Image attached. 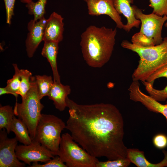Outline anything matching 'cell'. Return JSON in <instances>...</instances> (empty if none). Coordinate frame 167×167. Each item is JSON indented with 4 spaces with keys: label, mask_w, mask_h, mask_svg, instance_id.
<instances>
[{
    "label": "cell",
    "mask_w": 167,
    "mask_h": 167,
    "mask_svg": "<svg viewBox=\"0 0 167 167\" xmlns=\"http://www.w3.org/2000/svg\"><path fill=\"white\" fill-rule=\"evenodd\" d=\"M66 103L69 117L66 128L82 148L97 158L105 157L112 160L127 157L123 119L115 105H80L68 96Z\"/></svg>",
    "instance_id": "1"
},
{
    "label": "cell",
    "mask_w": 167,
    "mask_h": 167,
    "mask_svg": "<svg viewBox=\"0 0 167 167\" xmlns=\"http://www.w3.org/2000/svg\"><path fill=\"white\" fill-rule=\"evenodd\" d=\"M117 30L90 25L82 34L80 45L87 64L100 68L109 60L114 49Z\"/></svg>",
    "instance_id": "2"
},
{
    "label": "cell",
    "mask_w": 167,
    "mask_h": 167,
    "mask_svg": "<svg viewBox=\"0 0 167 167\" xmlns=\"http://www.w3.org/2000/svg\"><path fill=\"white\" fill-rule=\"evenodd\" d=\"M121 45L139 57L138 65L132 75L133 81H145L154 73L167 66V37L161 44L152 46H139L127 40L123 41Z\"/></svg>",
    "instance_id": "3"
},
{
    "label": "cell",
    "mask_w": 167,
    "mask_h": 167,
    "mask_svg": "<svg viewBox=\"0 0 167 167\" xmlns=\"http://www.w3.org/2000/svg\"><path fill=\"white\" fill-rule=\"evenodd\" d=\"M136 19L141 22L139 31L132 37L131 43L142 47L155 46L163 41L161 32L163 25L167 20V16H161L152 13L149 14L143 13L135 6H132Z\"/></svg>",
    "instance_id": "4"
},
{
    "label": "cell",
    "mask_w": 167,
    "mask_h": 167,
    "mask_svg": "<svg viewBox=\"0 0 167 167\" xmlns=\"http://www.w3.org/2000/svg\"><path fill=\"white\" fill-rule=\"evenodd\" d=\"M31 81V86L26 96L22 99L21 103L16 102L13 110L15 115L27 127L32 140L44 105L39 97L35 76H32Z\"/></svg>",
    "instance_id": "5"
},
{
    "label": "cell",
    "mask_w": 167,
    "mask_h": 167,
    "mask_svg": "<svg viewBox=\"0 0 167 167\" xmlns=\"http://www.w3.org/2000/svg\"><path fill=\"white\" fill-rule=\"evenodd\" d=\"M66 125L60 118L51 114H42L38 123L32 140L40 143L58 155L62 131Z\"/></svg>",
    "instance_id": "6"
},
{
    "label": "cell",
    "mask_w": 167,
    "mask_h": 167,
    "mask_svg": "<svg viewBox=\"0 0 167 167\" xmlns=\"http://www.w3.org/2000/svg\"><path fill=\"white\" fill-rule=\"evenodd\" d=\"M58 156L67 167H96L99 161L75 143L71 134H62Z\"/></svg>",
    "instance_id": "7"
},
{
    "label": "cell",
    "mask_w": 167,
    "mask_h": 167,
    "mask_svg": "<svg viewBox=\"0 0 167 167\" xmlns=\"http://www.w3.org/2000/svg\"><path fill=\"white\" fill-rule=\"evenodd\" d=\"M15 153L19 160L30 166L32 162L45 163L55 156L50 151L34 140L28 145H17Z\"/></svg>",
    "instance_id": "8"
},
{
    "label": "cell",
    "mask_w": 167,
    "mask_h": 167,
    "mask_svg": "<svg viewBox=\"0 0 167 167\" xmlns=\"http://www.w3.org/2000/svg\"><path fill=\"white\" fill-rule=\"evenodd\" d=\"M0 131V167H25L26 164L20 161L16 155V138H8L5 129Z\"/></svg>",
    "instance_id": "9"
},
{
    "label": "cell",
    "mask_w": 167,
    "mask_h": 167,
    "mask_svg": "<svg viewBox=\"0 0 167 167\" xmlns=\"http://www.w3.org/2000/svg\"><path fill=\"white\" fill-rule=\"evenodd\" d=\"M84 0L87 3L89 15L96 16L107 15L115 22L118 28H123L125 24L114 6L113 0Z\"/></svg>",
    "instance_id": "10"
},
{
    "label": "cell",
    "mask_w": 167,
    "mask_h": 167,
    "mask_svg": "<svg viewBox=\"0 0 167 167\" xmlns=\"http://www.w3.org/2000/svg\"><path fill=\"white\" fill-rule=\"evenodd\" d=\"M47 19L44 17L36 21L31 20L28 24V33L25 41L26 51L29 58L33 57L40 43L43 41Z\"/></svg>",
    "instance_id": "11"
},
{
    "label": "cell",
    "mask_w": 167,
    "mask_h": 167,
    "mask_svg": "<svg viewBox=\"0 0 167 167\" xmlns=\"http://www.w3.org/2000/svg\"><path fill=\"white\" fill-rule=\"evenodd\" d=\"M63 18L61 15L54 12L47 19L45 24L43 41L58 43L63 38L64 30Z\"/></svg>",
    "instance_id": "12"
},
{
    "label": "cell",
    "mask_w": 167,
    "mask_h": 167,
    "mask_svg": "<svg viewBox=\"0 0 167 167\" xmlns=\"http://www.w3.org/2000/svg\"><path fill=\"white\" fill-rule=\"evenodd\" d=\"M130 0H113L114 6L120 15L122 14L127 20L123 29L128 32L134 27L138 28L141 23L140 21L136 18Z\"/></svg>",
    "instance_id": "13"
},
{
    "label": "cell",
    "mask_w": 167,
    "mask_h": 167,
    "mask_svg": "<svg viewBox=\"0 0 167 167\" xmlns=\"http://www.w3.org/2000/svg\"><path fill=\"white\" fill-rule=\"evenodd\" d=\"M71 92L69 85H64L61 83L54 82L48 95L49 98L52 100L55 108L60 111L64 110L66 107V99Z\"/></svg>",
    "instance_id": "14"
},
{
    "label": "cell",
    "mask_w": 167,
    "mask_h": 167,
    "mask_svg": "<svg viewBox=\"0 0 167 167\" xmlns=\"http://www.w3.org/2000/svg\"><path fill=\"white\" fill-rule=\"evenodd\" d=\"M58 43L54 41H44L41 54L43 56L47 59L50 64L53 73L54 82L61 83L57 63Z\"/></svg>",
    "instance_id": "15"
},
{
    "label": "cell",
    "mask_w": 167,
    "mask_h": 167,
    "mask_svg": "<svg viewBox=\"0 0 167 167\" xmlns=\"http://www.w3.org/2000/svg\"><path fill=\"white\" fill-rule=\"evenodd\" d=\"M127 158L138 167H167V155L165 156L160 162L152 163L146 159L143 151L136 148H128Z\"/></svg>",
    "instance_id": "16"
},
{
    "label": "cell",
    "mask_w": 167,
    "mask_h": 167,
    "mask_svg": "<svg viewBox=\"0 0 167 167\" xmlns=\"http://www.w3.org/2000/svg\"><path fill=\"white\" fill-rule=\"evenodd\" d=\"M11 131L13 132L18 141L24 145L30 144L32 140L28 128L24 122L14 116L11 127Z\"/></svg>",
    "instance_id": "17"
},
{
    "label": "cell",
    "mask_w": 167,
    "mask_h": 167,
    "mask_svg": "<svg viewBox=\"0 0 167 167\" xmlns=\"http://www.w3.org/2000/svg\"><path fill=\"white\" fill-rule=\"evenodd\" d=\"M34 76L39 97L41 100L44 96L48 95L54 83V80L51 76L44 75Z\"/></svg>",
    "instance_id": "18"
},
{
    "label": "cell",
    "mask_w": 167,
    "mask_h": 167,
    "mask_svg": "<svg viewBox=\"0 0 167 167\" xmlns=\"http://www.w3.org/2000/svg\"><path fill=\"white\" fill-rule=\"evenodd\" d=\"M15 114L12 106H1L0 107V130L5 129L8 134L11 132V127Z\"/></svg>",
    "instance_id": "19"
},
{
    "label": "cell",
    "mask_w": 167,
    "mask_h": 167,
    "mask_svg": "<svg viewBox=\"0 0 167 167\" xmlns=\"http://www.w3.org/2000/svg\"><path fill=\"white\" fill-rule=\"evenodd\" d=\"M47 1V0H38L36 2L32 1L26 4L28 13L33 15L34 20H38L44 17Z\"/></svg>",
    "instance_id": "20"
},
{
    "label": "cell",
    "mask_w": 167,
    "mask_h": 167,
    "mask_svg": "<svg viewBox=\"0 0 167 167\" xmlns=\"http://www.w3.org/2000/svg\"><path fill=\"white\" fill-rule=\"evenodd\" d=\"M143 104L149 111L162 114L165 117L167 122V105L160 103L149 96L145 97Z\"/></svg>",
    "instance_id": "21"
},
{
    "label": "cell",
    "mask_w": 167,
    "mask_h": 167,
    "mask_svg": "<svg viewBox=\"0 0 167 167\" xmlns=\"http://www.w3.org/2000/svg\"><path fill=\"white\" fill-rule=\"evenodd\" d=\"M15 70V74L12 78L7 80L6 88L10 94L14 95L17 100L18 95L17 92L19 90L20 85L21 76L20 69L16 64H13Z\"/></svg>",
    "instance_id": "22"
},
{
    "label": "cell",
    "mask_w": 167,
    "mask_h": 167,
    "mask_svg": "<svg viewBox=\"0 0 167 167\" xmlns=\"http://www.w3.org/2000/svg\"><path fill=\"white\" fill-rule=\"evenodd\" d=\"M21 82L19 89L17 92L20 95L22 99H24L30 90L31 86V78L32 73L26 69H20Z\"/></svg>",
    "instance_id": "23"
},
{
    "label": "cell",
    "mask_w": 167,
    "mask_h": 167,
    "mask_svg": "<svg viewBox=\"0 0 167 167\" xmlns=\"http://www.w3.org/2000/svg\"><path fill=\"white\" fill-rule=\"evenodd\" d=\"M149 96L158 102L164 101L167 99V85L162 90L154 88L153 85L145 81L142 82Z\"/></svg>",
    "instance_id": "24"
},
{
    "label": "cell",
    "mask_w": 167,
    "mask_h": 167,
    "mask_svg": "<svg viewBox=\"0 0 167 167\" xmlns=\"http://www.w3.org/2000/svg\"><path fill=\"white\" fill-rule=\"evenodd\" d=\"M152 13L161 16H167V0H149Z\"/></svg>",
    "instance_id": "25"
},
{
    "label": "cell",
    "mask_w": 167,
    "mask_h": 167,
    "mask_svg": "<svg viewBox=\"0 0 167 167\" xmlns=\"http://www.w3.org/2000/svg\"><path fill=\"white\" fill-rule=\"evenodd\" d=\"M131 163L130 160L126 157L105 161H99L96 164V167H127Z\"/></svg>",
    "instance_id": "26"
},
{
    "label": "cell",
    "mask_w": 167,
    "mask_h": 167,
    "mask_svg": "<svg viewBox=\"0 0 167 167\" xmlns=\"http://www.w3.org/2000/svg\"><path fill=\"white\" fill-rule=\"evenodd\" d=\"M31 167H67L66 165L61 160L59 156H55L47 161L41 164L38 162H33Z\"/></svg>",
    "instance_id": "27"
},
{
    "label": "cell",
    "mask_w": 167,
    "mask_h": 167,
    "mask_svg": "<svg viewBox=\"0 0 167 167\" xmlns=\"http://www.w3.org/2000/svg\"><path fill=\"white\" fill-rule=\"evenodd\" d=\"M6 11V23L10 24L12 16L14 15V8L15 0H3Z\"/></svg>",
    "instance_id": "28"
},
{
    "label": "cell",
    "mask_w": 167,
    "mask_h": 167,
    "mask_svg": "<svg viewBox=\"0 0 167 167\" xmlns=\"http://www.w3.org/2000/svg\"><path fill=\"white\" fill-rule=\"evenodd\" d=\"M153 143L156 148H164L167 146V136L163 134H158L153 137Z\"/></svg>",
    "instance_id": "29"
},
{
    "label": "cell",
    "mask_w": 167,
    "mask_h": 167,
    "mask_svg": "<svg viewBox=\"0 0 167 167\" xmlns=\"http://www.w3.org/2000/svg\"><path fill=\"white\" fill-rule=\"evenodd\" d=\"M161 77L166 78L167 79V66L161 68L152 74L146 81L153 85L156 79Z\"/></svg>",
    "instance_id": "30"
},
{
    "label": "cell",
    "mask_w": 167,
    "mask_h": 167,
    "mask_svg": "<svg viewBox=\"0 0 167 167\" xmlns=\"http://www.w3.org/2000/svg\"><path fill=\"white\" fill-rule=\"evenodd\" d=\"M5 94H10V93L6 88V87L4 88H0V95L1 96Z\"/></svg>",
    "instance_id": "31"
},
{
    "label": "cell",
    "mask_w": 167,
    "mask_h": 167,
    "mask_svg": "<svg viewBox=\"0 0 167 167\" xmlns=\"http://www.w3.org/2000/svg\"><path fill=\"white\" fill-rule=\"evenodd\" d=\"M20 2L23 3H28L32 2L33 0H20Z\"/></svg>",
    "instance_id": "32"
},
{
    "label": "cell",
    "mask_w": 167,
    "mask_h": 167,
    "mask_svg": "<svg viewBox=\"0 0 167 167\" xmlns=\"http://www.w3.org/2000/svg\"><path fill=\"white\" fill-rule=\"evenodd\" d=\"M164 25L165 27L167 29V22L165 23Z\"/></svg>",
    "instance_id": "33"
},
{
    "label": "cell",
    "mask_w": 167,
    "mask_h": 167,
    "mask_svg": "<svg viewBox=\"0 0 167 167\" xmlns=\"http://www.w3.org/2000/svg\"><path fill=\"white\" fill-rule=\"evenodd\" d=\"M166 105H167V101L166 102Z\"/></svg>",
    "instance_id": "34"
}]
</instances>
